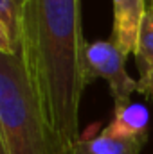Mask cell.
<instances>
[{"label": "cell", "mask_w": 153, "mask_h": 154, "mask_svg": "<svg viewBox=\"0 0 153 154\" xmlns=\"http://www.w3.org/2000/svg\"><path fill=\"white\" fill-rule=\"evenodd\" d=\"M150 113L144 104L130 102L122 108H114V120L106 125L108 131L121 136L148 138Z\"/></svg>", "instance_id": "8"}, {"label": "cell", "mask_w": 153, "mask_h": 154, "mask_svg": "<svg viewBox=\"0 0 153 154\" xmlns=\"http://www.w3.org/2000/svg\"><path fill=\"white\" fill-rule=\"evenodd\" d=\"M148 138L121 136L106 127L90 140H79V154H139L146 145Z\"/></svg>", "instance_id": "7"}, {"label": "cell", "mask_w": 153, "mask_h": 154, "mask_svg": "<svg viewBox=\"0 0 153 154\" xmlns=\"http://www.w3.org/2000/svg\"><path fill=\"white\" fill-rule=\"evenodd\" d=\"M114 5V29L112 39L124 54L135 52L142 16L148 9V0H112Z\"/></svg>", "instance_id": "4"}, {"label": "cell", "mask_w": 153, "mask_h": 154, "mask_svg": "<svg viewBox=\"0 0 153 154\" xmlns=\"http://www.w3.org/2000/svg\"><path fill=\"white\" fill-rule=\"evenodd\" d=\"M77 143L49 122L22 52L0 54V154H79Z\"/></svg>", "instance_id": "2"}, {"label": "cell", "mask_w": 153, "mask_h": 154, "mask_svg": "<svg viewBox=\"0 0 153 154\" xmlns=\"http://www.w3.org/2000/svg\"><path fill=\"white\" fill-rule=\"evenodd\" d=\"M128 54L114 39H97L86 45V72L88 82L101 77L108 82L114 108H122L130 104L132 95L139 91V81H133L126 72Z\"/></svg>", "instance_id": "3"}, {"label": "cell", "mask_w": 153, "mask_h": 154, "mask_svg": "<svg viewBox=\"0 0 153 154\" xmlns=\"http://www.w3.org/2000/svg\"><path fill=\"white\" fill-rule=\"evenodd\" d=\"M151 2H153V0H148V5H150V4H151Z\"/></svg>", "instance_id": "9"}, {"label": "cell", "mask_w": 153, "mask_h": 154, "mask_svg": "<svg viewBox=\"0 0 153 154\" xmlns=\"http://www.w3.org/2000/svg\"><path fill=\"white\" fill-rule=\"evenodd\" d=\"M81 0H29L22 56L49 122L70 142L79 136V104L88 84Z\"/></svg>", "instance_id": "1"}, {"label": "cell", "mask_w": 153, "mask_h": 154, "mask_svg": "<svg viewBox=\"0 0 153 154\" xmlns=\"http://www.w3.org/2000/svg\"><path fill=\"white\" fill-rule=\"evenodd\" d=\"M133 54L139 70V93L153 100V2L142 16Z\"/></svg>", "instance_id": "6"}, {"label": "cell", "mask_w": 153, "mask_h": 154, "mask_svg": "<svg viewBox=\"0 0 153 154\" xmlns=\"http://www.w3.org/2000/svg\"><path fill=\"white\" fill-rule=\"evenodd\" d=\"M29 0H0V54H20Z\"/></svg>", "instance_id": "5"}]
</instances>
